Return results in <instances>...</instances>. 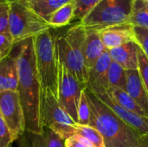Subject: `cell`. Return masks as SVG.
I'll list each match as a JSON object with an SVG mask.
<instances>
[{"mask_svg": "<svg viewBox=\"0 0 148 147\" xmlns=\"http://www.w3.org/2000/svg\"><path fill=\"white\" fill-rule=\"evenodd\" d=\"M108 82L109 88L125 90L127 86V70L117 62L112 61L108 72Z\"/></svg>", "mask_w": 148, "mask_h": 147, "instance_id": "obj_21", "label": "cell"}, {"mask_svg": "<svg viewBox=\"0 0 148 147\" xmlns=\"http://www.w3.org/2000/svg\"><path fill=\"white\" fill-rule=\"evenodd\" d=\"M86 29V28H85ZM106 50L98 30L86 29V37L84 44V60L87 71L95 65L98 58Z\"/></svg>", "mask_w": 148, "mask_h": 147, "instance_id": "obj_16", "label": "cell"}, {"mask_svg": "<svg viewBox=\"0 0 148 147\" xmlns=\"http://www.w3.org/2000/svg\"><path fill=\"white\" fill-rule=\"evenodd\" d=\"M34 50L36 68L42 88L50 89L56 94L57 62L55 40L50 29L34 36Z\"/></svg>", "mask_w": 148, "mask_h": 147, "instance_id": "obj_6", "label": "cell"}, {"mask_svg": "<svg viewBox=\"0 0 148 147\" xmlns=\"http://www.w3.org/2000/svg\"><path fill=\"white\" fill-rule=\"evenodd\" d=\"M14 47V42L10 33L0 34V60L8 56Z\"/></svg>", "mask_w": 148, "mask_h": 147, "instance_id": "obj_29", "label": "cell"}, {"mask_svg": "<svg viewBox=\"0 0 148 147\" xmlns=\"http://www.w3.org/2000/svg\"><path fill=\"white\" fill-rule=\"evenodd\" d=\"M9 33L14 43L34 37L39 33L51 29L48 23L36 16L29 9L16 1H10Z\"/></svg>", "mask_w": 148, "mask_h": 147, "instance_id": "obj_7", "label": "cell"}, {"mask_svg": "<svg viewBox=\"0 0 148 147\" xmlns=\"http://www.w3.org/2000/svg\"><path fill=\"white\" fill-rule=\"evenodd\" d=\"M91 113L90 126L102 135L105 147H140V134L121 120L85 88Z\"/></svg>", "mask_w": 148, "mask_h": 147, "instance_id": "obj_2", "label": "cell"}, {"mask_svg": "<svg viewBox=\"0 0 148 147\" xmlns=\"http://www.w3.org/2000/svg\"><path fill=\"white\" fill-rule=\"evenodd\" d=\"M111 60L126 70L138 69V44L134 41L108 50Z\"/></svg>", "mask_w": 148, "mask_h": 147, "instance_id": "obj_15", "label": "cell"}, {"mask_svg": "<svg viewBox=\"0 0 148 147\" xmlns=\"http://www.w3.org/2000/svg\"><path fill=\"white\" fill-rule=\"evenodd\" d=\"M74 19L73 1L58 8L47 18V23L50 28H61L69 24Z\"/></svg>", "mask_w": 148, "mask_h": 147, "instance_id": "obj_20", "label": "cell"}, {"mask_svg": "<svg viewBox=\"0 0 148 147\" xmlns=\"http://www.w3.org/2000/svg\"><path fill=\"white\" fill-rule=\"evenodd\" d=\"M65 147H94L93 145L83 137L75 134L64 140Z\"/></svg>", "mask_w": 148, "mask_h": 147, "instance_id": "obj_31", "label": "cell"}, {"mask_svg": "<svg viewBox=\"0 0 148 147\" xmlns=\"http://www.w3.org/2000/svg\"><path fill=\"white\" fill-rule=\"evenodd\" d=\"M134 0H101L81 22L86 29L98 31L108 27L129 23Z\"/></svg>", "mask_w": 148, "mask_h": 147, "instance_id": "obj_4", "label": "cell"}, {"mask_svg": "<svg viewBox=\"0 0 148 147\" xmlns=\"http://www.w3.org/2000/svg\"><path fill=\"white\" fill-rule=\"evenodd\" d=\"M112 60L108 50L106 49L98 58L95 65L88 72L86 88L94 94L107 93L109 88L108 82V72Z\"/></svg>", "mask_w": 148, "mask_h": 147, "instance_id": "obj_10", "label": "cell"}, {"mask_svg": "<svg viewBox=\"0 0 148 147\" xmlns=\"http://www.w3.org/2000/svg\"><path fill=\"white\" fill-rule=\"evenodd\" d=\"M138 71L148 93V59L138 45Z\"/></svg>", "mask_w": 148, "mask_h": 147, "instance_id": "obj_26", "label": "cell"}, {"mask_svg": "<svg viewBox=\"0 0 148 147\" xmlns=\"http://www.w3.org/2000/svg\"><path fill=\"white\" fill-rule=\"evenodd\" d=\"M86 29L81 23L71 26L65 33L54 37L57 59L86 87L88 71L85 67L84 44Z\"/></svg>", "mask_w": 148, "mask_h": 147, "instance_id": "obj_3", "label": "cell"}, {"mask_svg": "<svg viewBox=\"0 0 148 147\" xmlns=\"http://www.w3.org/2000/svg\"><path fill=\"white\" fill-rule=\"evenodd\" d=\"M140 147H148V135L140 136Z\"/></svg>", "mask_w": 148, "mask_h": 147, "instance_id": "obj_32", "label": "cell"}, {"mask_svg": "<svg viewBox=\"0 0 148 147\" xmlns=\"http://www.w3.org/2000/svg\"><path fill=\"white\" fill-rule=\"evenodd\" d=\"M12 142L10 131L0 113V147H10Z\"/></svg>", "mask_w": 148, "mask_h": 147, "instance_id": "obj_30", "label": "cell"}, {"mask_svg": "<svg viewBox=\"0 0 148 147\" xmlns=\"http://www.w3.org/2000/svg\"><path fill=\"white\" fill-rule=\"evenodd\" d=\"M16 58L18 85L17 93L24 114L25 130L39 133L42 131L40 120L42 83L36 68L34 37L14 43Z\"/></svg>", "mask_w": 148, "mask_h": 147, "instance_id": "obj_1", "label": "cell"}, {"mask_svg": "<svg viewBox=\"0 0 148 147\" xmlns=\"http://www.w3.org/2000/svg\"><path fill=\"white\" fill-rule=\"evenodd\" d=\"M133 27L134 34V42L140 46V48L142 49L143 53L148 59V29L136 26Z\"/></svg>", "mask_w": 148, "mask_h": 147, "instance_id": "obj_27", "label": "cell"}, {"mask_svg": "<svg viewBox=\"0 0 148 147\" xmlns=\"http://www.w3.org/2000/svg\"><path fill=\"white\" fill-rule=\"evenodd\" d=\"M18 85V72L16 55L11 53L0 60V92L16 91Z\"/></svg>", "mask_w": 148, "mask_h": 147, "instance_id": "obj_14", "label": "cell"}, {"mask_svg": "<svg viewBox=\"0 0 148 147\" xmlns=\"http://www.w3.org/2000/svg\"><path fill=\"white\" fill-rule=\"evenodd\" d=\"M129 23L133 26L148 29V12L142 7L139 0H134V10L129 19Z\"/></svg>", "mask_w": 148, "mask_h": 147, "instance_id": "obj_23", "label": "cell"}, {"mask_svg": "<svg viewBox=\"0 0 148 147\" xmlns=\"http://www.w3.org/2000/svg\"><path fill=\"white\" fill-rule=\"evenodd\" d=\"M57 90L56 96L60 105L77 123V107L80 96L85 86L57 59Z\"/></svg>", "mask_w": 148, "mask_h": 147, "instance_id": "obj_8", "label": "cell"}, {"mask_svg": "<svg viewBox=\"0 0 148 147\" xmlns=\"http://www.w3.org/2000/svg\"><path fill=\"white\" fill-rule=\"evenodd\" d=\"M76 134L83 137L89 141L94 147H105V142L102 135L97 129L90 126H83L77 124Z\"/></svg>", "mask_w": 148, "mask_h": 147, "instance_id": "obj_22", "label": "cell"}, {"mask_svg": "<svg viewBox=\"0 0 148 147\" xmlns=\"http://www.w3.org/2000/svg\"><path fill=\"white\" fill-rule=\"evenodd\" d=\"M101 102H103L114 114H116L126 124L138 132L141 136L148 135V118L140 116L134 113H131L116 102H114L107 93L101 94H95Z\"/></svg>", "mask_w": 148, "mask_h": 147, "instance_id": "obj_11", "label": "cell"}, {"mask_svg": "<svg viewBox=\"0 0 148 147\" xmlns=\"http://www.w3.org/2000/svg\"><path fill=\"white\" fill-rule=\"evenodd\" d=\"M10 0H0V34L9 33Z\"/></svg>", "mask_w": 148, "mask_h": 147, "instance_id": "obj_28", "label": "cell"}, {"mask_svg": "<svg viewBox=\"0 0 148 147\" xmlns=\"http://www.w3.org/2000/svg\"><path fill=\"white\" fill-rule=\"evenodd\" d=\"M142 5V7L148 12V0H139Z\"/></svg>", "mask_w": 148, "mask_h": 147, "instance_id": "obj_33", "label": "cell"}, {"mask_svg": "<svg viewBox=\"0 0 148 147\" xmlns=\"http://www.w3.org/2000/svg\"><path fill=\"white\" fill-rule=\"evenodd\" d=\"M99 33L101 40L108 50L134 41V27L130 23L108 27L100 30Z\"/></svg>", "mask_w": 148, "mask_h": 147, "instance_id": "obj_12", "label": "cell"}, {"mask_svg": "<svg viewBox=\"0 0 148 147\" xmlns=\"http://www.w3.org/2000/svg\"><path fill=\"white\" fill-rule=\"evenodd\" d=\"M40 120L42 128L54 131L64 140L76 134L77 123L60 105L56 94L48 88L42 90Z\"/></svg>", "mask_w": 148, "mask_h": 147, "instance_id": "obj_5", "label": "cell"}, {"mask_svg": "<svg viewBox=\"0 0 148 147\" xmlns=\"http://www.w3.org/2000/svg\"><path fill=\"white\" fill-rule=\"evenodd\" d=\"M18 141L20 147H65L64 139L47 127L39 133L25 130Z\"/></svg>", "mask_w": 148, "mask_h": 147, "instance_id": "obj_13", "label": "cell"}, {"mask_svg": "<svg viewBox=\"0 0 148 147\" xmlns=\"http://www.w3.org/2000/svg\"><path fill=\"white\" fill-rule=\"evenodd\" d=\"M107 94L114 102H116L118 105H120L126 110L135 114H138L140 116L148 118L147 113L125 90L115 88H109L107 91Z\"/></svg>", "mask_w": 148, "mask_h": 147, "instance_id": "obj_19", "label": "cell"}, {"mask_svg": "<svg viewBox=\"0 0 148 147\" xmlns=\"http://www.w3.org/2000/svg\"><path fill=\"white\" fill-rule=\"evenodd\" d=\"M125 91L148 114V93L138 69L127 70V86Z\"/></svg>", "mask_w": 148, "mask_h": 147, "instance_id": "obj_17", "label": "cell"}, {"mask_svg": "<svg viewBox=\"0 0 148 147\" xmlns=\"http://www.w3.org/2000/svg\"><path fill=\"white\" fill-rule=\"evenodd\" d=\"M101 0H73L74 19L81 22Z\"/></svg>", "mask_w": 148, "mask_h": 147, "instance_id": "obj_24", "label": "cell"}, {"mask_svg": "<svg viewBox=\"0 0 148 147\" xmlns=\"http://www.w3.org/2000/svg\"><path fill=\"white\" fill-rule=\"evenodd\" d=\"M16 1L34 12L40 18L47 22L49 16L58 8L72 2L73 0H10Z\"/></svg>", "mask_w": 148, "mask_h": 147, "instance_id": "obj_18", "label": "cell"}, {"mask_svg": "<svg viewBox=\"0 0 148 147\" xmlns=\"http://www.w3.org/2000/svg\"><path fill=\"white\" fill-rule=\"evenodd\" d=\"M77 118H78L77 124L83 125V126H90L91 113H90L88 98L85 93V88H83L80 96L78 107H77Z\"/></svg>", "mask_w": 148, "mask_h": 147, "instance_id": "obj_25", "label": "cell"}, {"mask_svg": "<svg viewBox=\"0 0 148 147\" xmlns=\"http://www.w3.org/2000/svg\"><path fill=\"white\" fill-rule=\"evenodd\" d=\"M0 113L12 141L18 140L25 132V120L17 91L0 92Z\"/></svg>", "mask_w": 148, "mask_h": 147, "instance_id": "obj_9", "label": "cell"}]
</instances>
